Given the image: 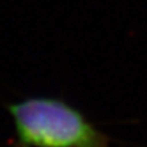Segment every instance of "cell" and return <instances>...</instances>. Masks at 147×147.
Masks as SVG:
<instances>
[{
    "label": "cell",
    "mask_w": 147,
    "mask_h": 147,
    "mask_svg": "<svg viewBox=\"0 0 147 147\" xmlns=\"http://www.w3.org/2000/svg\"><path fill=\"white\" fill-rule=\"evenodd\" d=\"M18 147H110L112 139L57 98L33 97L8 106Z\"/></svg>",
    "instance_id": "obj_1"
}]
</instances>
